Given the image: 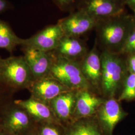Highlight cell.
I'll list each match as a JSON object with an SVG mask.
<instances>
[{
	"instance_id": "obj_8",
	"label": "cell",
	"mask_w": 135,
	"mask_h": 135,
	"mask_svg": "<svg viewBox=\"0 0 135 135\" xmlns=\"http://www.w3.org/2000/svg\"><path fill=\"white\" fill-rule=\"evenodd\" d=\"M65 36L63 30L58 23L45 27L27 39H23L21 47L26 46L44 51H53L57 47Z\"/></svg>"
},
{
	"instance_id": "obj_24",
	"label": "cell",
	"mask_w": 135,
	"mask_h": 135,
	"mask_svg": "<svg viewBox=\"0 0 135 135\" xmlns=\"http://www.w3.org/2000/svg\"><path fill=\"white\" fill-rule=\"evenodd\" d=\"M128 72L135 75V53L126 56Z\"/></svg>"
},
{
	"instance_id": "obj_14",
	"label": "cell",
	"mask_w": 135,
	"mask_h": 135,
	"mask_svg": "<svg viewBox=\"0 0 135 135\" xmlns=\"http://www.w3.org/2000/svg\"><path fill=\"white\" fill-rule=\"evenodd\" d=\"M77 90L63 93L49 103L57 119L64 126L74 121Z\"/></svg>"
},
{
	"instance_id": "obj_29",
	"label": "cell",
	"mask_w": 135,
	"mask_h": 135,
	"mask_svg": "<svg viewBox=\"0 0 135 135\" xmlns=\"http://www.w3.org/2000/svg\"><path fill=\"white\" fill-rule=\"evenodd\" d=\"M133 21H134V25L135 26V14H133Z\"/></svg>"
},
{
	"instance_id": "obj_16",
	"label": "cell",
	"mask_w": 135,
	"mask_h": 135,
	"mask_svg": "<svg viewBox=\"0 0 135 135\" xmlns=\"http://www.w3.org/2000/svg\"><path fill=\"white\" fill-rule=\"evenodd\" d=\"M14 101L24 108L36 123H60L47 103L32 97Z\"/></svg>"
},
{
	"instance_id": "obj_26",
	"label": "cell",
	"mask_w": 135,
	"mask_h": 135,
	"mask_svg": "<svg viewBox=\"0 0 135 135\" xmlns=\"http://www.w3.org/2000/svg\"><path fill=\"white\" fill-rule=\"evenodd\" d=\"M125 4L133 11V14H135V0H126Z\"/></svg>"
},
{
	"instance_id": "obj_27",
	"label": "cell",
	"mask_w": 135,
	"mask_h": 135,
	"mask_svg": "<svg viewBox=\"0 0 135 135\" xmlns=\"http://www.w3.org/2000/svg\"><path fill=\"white\" fill-rule=\"evenodd\" d=\"M0 135H17L0 125Z\"/></svg>"
},
{
	"instance_id": "obj_3",
	"label": "cell",
	"mask_w": 135,
	"mask_h": 135,
	"mask_svg": "<svg viewBox=\"0 0 135 135\" xmlns=\"http://www.w3.org/2000/svg\"><path fill=\"white\" fill-rule=\"evenodd\" d=\"M34 78L23 56L3 59L0 65V81L17 93L28 89Z\"/></svg>"
},
{
	"instance_id": "obj_9",
	"label": "cell",
	"mask_w": 135,
	"mask_h": 135,
	"mask_svg": "<svg viewBox=\"0 0 135 135\" xmlns=\"http://www.w3.org/2000/svg\"><path fill=\"white\" fill-rule=\"evenodd\" d=\"M27 90L30 97L48 104L60 94L72 90L50 74L33 80Z\"/></svg>"
},
{
	"instance_id": "obj_1",
	"label": "cell",
	"mask_w": 135,
	"mask_h": 135,
	"mask_svg": "<svg viewBox=\"0 0 135 135\" xmlns=\"http://www.w3.org/2000/svg\"><path fill=\"white\" fill-rule=\"evenodd\" d=\"M133 26V15L126 12L99 21L95 29L97 46L102 51L120 53Z\"/></svg>"
},
{
	"instance_id": "obj_7",
	"label": "cell",
	"mask_w": 135,
	"mask_h": 135,
	"mask_svg": "<svg viewBox=\"0 0 135 135\" xmlns=\"http://www.w3.org/2000/svg\"><path fill=\"white\" fill-rule=\"evenodd\" d=\"M98 22L86 12L77 9L67 17L59 20L57 23L62 28L65 36L80 38L83 35L95 30Z\"/></svg>"
},
{
	"instance_id": "obj_25",
	"label": "cell",
	"mask_w": 135,
	"mask_h": 135,
	"mask_svg": "<svg viewBox=\"0 0 135 135\" xmlns=\"http://www.w3.org/2000/svg\"><path fill=\"white\" fill-rule=\"evenodd\" d=\"M13 8V5L8 0H0V14L12 10Z\"/></svg>"
},
{
	"instance_id": "obj_22",
	"label": "cell",
	"mask_w": 135,
	"mask_h": 135,
	"mask_svg": "<svg viewBox=\"0 0 135 135\" xmlns=\"http://www.w3.org/2000/svg\"><path fill=\"white\" fill-rule=\"evenodd\" d=\"M135 53V26L134 25L128 35L120 54L127 56Z\"/></svg>"
},
{
	"instance_id": "obj_13",
	"label": "cell",
	"mask_w": 135,
	"mask_h": 135,
	"mask_svg": "<svg viewBox=\"0 0 135 135\" xmlns=\"http://www.w3.org/2000/svg\"><path fill=\"white\" fill-rule=\"evenodd\" d=\"M106 99L90 89L78 90L74 121L95 116Z\"/></svg>"
},
{
	"instance_id": "obj_31",
	"label": "cell",
	"mask_w": 135,
	"mask_h": 135,
	"mask_svg": "<svg viewBox=\"0 0 135 135\" xmlns=\"http://www.w3.org/2000/svg\"><path fill=\"white\" fill-rule=\"evenodd\" d=\"M2 60H3V59L1 58V56H0V65H1V62H2Z\"/></svg>"
},
{
	"instance_id": "obj_20",
	"label": "cell",
	"mask_w": 135,
	"mask_h": 135,
	"mask_svg": "<svg viewBox=\"0 0 135 135\" xmlns=\"http://www.w3.org/2000/svg\"><path fill=\"white\" fill-rule=\"evenodd\" d=\"M119 101H132L135 100V75L129 73L126 78L120 96Z\"/></svg>"
},
{
	"instance_id": "obj_5",
	"label": "cell",
	"mask_w": 135,
	"mask_h": 135,
	"mask_svg": "<svg viewBox=\"0 0 135 135\" xmlns=\"http://www.w3.org/2000/svg\"><path fill=\"white\" fill-rule=\"evenodd\" d=\"M14 101L2 113L0 125L16 135H29L35 130L36 123L24 108Z\"/></svg>"
},
{
	"instance_id": "obj_17",
	"label": "cell",
	"mask_w": 135,
	"mask_h": 135,
	"mask_svg": "<svg viewBox=\"0 0 135 135\" xmlns=\"http://www.w3.org/2000/svg\"><path fill=\"white\" fill-rule=\"evenodd\" d=\"M65 127L66 135H104L95 115L78 119Z\"/></svg>"
},
{
	"instance_id": "obj_19",
	"label": "cell",
	"mask_w": 135,
	"mask_h": 135,
	"mask_svg": "<svg viewBox=\"0 0 135 135\" xmlns=\"http://www.w3.org/2000/svg\"><path fill=\"white\" fill-rule=\"evenodd\" d=\"M38 135H66L65 127L60 123H36Z\"/></svg>"
},
{
	"instance_id": "obj_30",
	"label": "cell",
	"mask_w": 135,
	"mask_h": 135,
	"mask_svg": "<svg viewBox=\"0 0 135 135\" xmlns=\"http://www.w3.org/2000/svg\"><path fill=\"white\" fill-rule=\"evenodd\" d=\"M120 1L121 2H122V3H123L124 5H125V2L126 1V0H120Z\"/></svg>"
},
{
	"instance_id": "obj_15",
	"label": "cell",
	"mask_w": 135,
	"mask_h": 135,
	"mask_svg": "<svg viewBox=\"0 0 135 135\" xmlns=\"http://www.w3.org/2000/svg\"><path fill=\"white\" fill-rule=\"evenodd\" d=\"M53 51L58 57L80 63L89 50L85 42L80 37L64 36Z\"/></svg>"
},
{
	"instance_id": "obj_10",
	"label": "cell",
	"mask_w": 135,
	"mask_h": 135,
	"mask_svg": "<svg viewBox=\"0 0 135 135\" xmlns=\"http://www.w3.org/2000/svg\"><path fill=\"white\" fill-rule=\"evenodd\" d=\"M125 7L120 0H81L77 9L100 21L126 12Z\"/></svg>"
},
{
	"instance_id": "obj_6",
	"label": "cell",
	"mask_w": 135,
	"mask_h": 135,
	"mask_svg": "<svg viewBox=\"0 0 135 135\" xmlns=\"http://www.w3.org/2000/svg\"><path fill=\"white\" fill-rule=\"evenodd\" d=\"M129 115L116 98L106 99L95 116L104 135H113L116 126Z\"/></svg>"
},
{
	"instance_id": "obj_2",
	"label": "cell",
	"mask_w": 135,
	"mask_h": 135,
	"mask_svg": "<svg viewBox=\"0 0 135 135\" xmlns=\"http://www.w3.org/2000/svg\"><path fill=\"white\" fill-rule=\"evenodd\" d=\"M101 94L105 99H118L128 72L125 56L106 51L101 52Z\"/></svg>"
},
{
	"instance_id": "obj_4",
	"label": "cell",
	"mask_w": 135,
	"mask_h": 135,
	"mask_svg": "<svg viewBox=\"0 0 135 135\" xmlns=\"http://www.w3.org/2000/svg\"><path fill=\"white\" fill-rule=\"evenodd\" d=\"M54 55L50 75L71 90H93L82 73L80 62Z\"/></svg>"
},
{
	"instance_id": "obj_28",
	"label": "cell",
	"mask_w": 135,
	"mask_h": 135,
	"mask_svg": "<svg viewBox=\"0 0 135 135\" xmlns=\"http://www.w3.org/2000/svg\"><path fill=\"white\" fill-rule=\"evenodd\" d=\"M28 135H37V133H36V128H35V130H34L33 132H32L31 133H30V134Z\"/></svg>"
},
{
	"instance_id": "obj_11",
	"label": "cell",
	"mask_w": 135,
	"mask_h": 135,
	"mask_svg": "<svg viewBox=\"0 0 135 135\" xmlns=\"http://www.w3.org/2000/svg\"><path fill=\"white\" fill-rule=\"evenodd\" d=\"M22 51L34 80L49 74L55 57L53 51L46 52L26 46L22 47Z\"/></svg>"
},
{
	"instance_id": "obj_21",
	"label": "cell",
	"mask_w": 135,
	"mask_h": 135,
	"mask_svg": "<svg viewBox=\"0 0 135 135\" xmlns=\"http://www.w3.org/2000/svg\"><path fill=\"white\" fill-rule=\"evenodd\" d=\"M16 93L0 81V117L6 108L14 100Z\"/></svg>"
},
{
	"instance_id": "obj_18",
	"label": "cell",
	"mask_w": 135,
	"mask_h": 135,
	"mask_svg": "<svg viewBox=\"0 0 135 135\" xmlns=\"http://www.w3.org/2000/svg\"><path fill=\"white\" fill-rule=\"evenodd\" d=\"M22 41L8 23L0 19V49L12 54L17 47L21 46Z\"/></svg>"
},
{
	"instance_id": "obj_12",
	"label": "cell",
	"mask_w": 135,
	"mask_h": 135,
	"mask_svg": "<svg viewBox=\"0 0 135 135\" xmlns=\"http://www.w3.org/2000/svg\"><path fill=\"white\" fill-rule=\"evenodd\" d=\"M80 64L82 73L88 83L95 92L101 95V52L99 51L96 43Z\"/></svg>"
},
{
	"instance_id": "obj_23",
	"label": "cell",
	"mask_w": 135,
	"mask_h": 135,
	"mask_svg": "<svg viewBox=\"0 0 135 135\" xmlns=\"http://www.w3.org/2000/svg\"><path fill=\"white\" fill-rule=\"evenodd\" d=\"M58 8L64 12L71 13L77 10L81 0H52Z\"/></svg>"
}]
</instances>
